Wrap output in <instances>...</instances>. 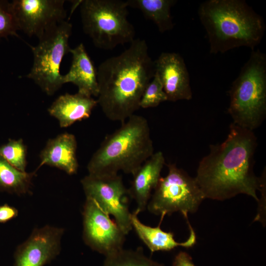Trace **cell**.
<instances>
[{"label": "cell", "mask_w": 266, "mask_h": 266, "mask_svg": "<svg viewBox=\"0 0 266 266\" xmlns=\"http://www.w3.org/2000/svg\"><path fill=\"white\" fill-rule=\"evenodd\" d=\"M64 229L46 225L35 229L16 249L14 266H44L60 253Z\"/></svg>", "instance_id": "cell-12"}, {"label": "cell", "mask_w": 266, "mask_h": 266, "mask_svg": "<svg viewBox=\"0 0 266 266\" xmlns=\"http://www.w3.org/2000/svg\"><path fill=\"white\" fill-rule=\"evenodd\" d=\"M128 6L139 9L147 19L153 21L160 32L163 33L174 27L171 8L175 0H128Z\"/></svg>", "instance_id": "cell-19"}, {"label": "cell", "mask_w": 266, "mask_h": 266, "mask_svg": "<svg viewBox=\"0 0 266 266\" xmlns=\"http://www.w3.org/2000/svg\"><path fill=\"white\" fill-rule=\"evenodd\" d=\"M257 146L253 131L233 123L225 141L211 145L209 153L199 163L195 177L205 199L224 200L245 194L259 201L257 192L266 185L253 170Z\"/></svg>", "instance_id": "cell-1"}, {"label": "cell", "mask_w": 266, "mask_h": 266, "mask_svg": "<svg viewBox=\"0 0 266 266\" xmlns=\"http://www.w3.org/2000/svg\"><path fill=\"white\" fill-rule=\"evenodd\" d=\"M154 63L155 73L160 80L167 101L192 99L193 94L189 72L179 54L162 52Z\"/></svg>", "instance_id": "cell-13"}, {"label": "cell", "mask_w": 266, "mask_h": 266, "mask_svg": "<svg viewBox=\"0 0 266 266\" xmlns=\"http://www.w3.org/2000/svg\"><path fill=\"white\" fill-rule=\"evenodd\" d=\"M19 26L11 2L0 0V38L8 36H18Z\"/></svg>", "instance_id": "cell-24"}, {"label": "cell", "mask_w": 266, "mask_h": 266, "mask_svg": "<svg viewBox=\"0 0 266 266\" xmlns=\"http://www.w3.org/2000/svg\"><path fill=\"white\" fill-rule=\"evenodd\" d=\"M72 26L64 20L38 38L35 46H30L33 64L26 77L32 80L48 96L54 95L63 85L60 69L63 58L69 53V39Z\"/></svg>", "instance_id": "cell-7"}, {"label": "cell", "mask_w": 266, "mask_h": 266, "mask_svg": "<svg viewBox=\"0 0 266 266\" xmlns=\"http://www.w3.org/2000/svg\"><path fill=\"white\" fill-rule=\"evenodd\" d=\"M77 147L76 137L72 133H65L49 139L40 153V163L35 171L46 165L69 175L75 174L78 168Z\"/></svg>", "instance_id": "cell-14"}, {"label": "cell", "mask_w": 266, "mask_h": 266, "mask_svg": "<svg viewBox=\"0 0 266 266\" xmlns=\"http://www.w3.org/2000/svg\"><path fill=\"white\" fill-rule=\"evenodd\" d=\"M113 133L106 136L87 165L89 174L133 175L154 153L147 119L133 114Z\"/></svg>", "instance_id": "cell-4"}, {"label": "cell", "mask_w": 266, "mask_h": 266, "mask_svg": "<svg viewBox=\"0 0 266 266\" xmlns=\"http://www.w3.org/2000/svg\"><path fill=\"white\" fill-rule=\"evenodd\" d=\"M72 62L68 72L63 75V84L71 83L78 88V92L97 97L99 87L97 70L82 43L70 48Z\"/></svg>", "instance_id": "cell-16"}, {"label": "cell", "mask_w": 266, "mask_h": 266, "mask_svg": "<svg viewBox=\"0 0 266 266\" xmlns=\"http://www.w3.org/2000/svg\"><path fill=\"white\" fill-rule=\"evenodd\" d=\"M86 198L92 199L115 221L126 235L132 230L128 189L118 175L96 176L88 174L81 180Z\"/></svg>", "instance_id": "cell-9"}, {"label": "cell", "mask_w": 266, "mask_h": 266, "mask_svg": "<svg viewBox=\"0 0 266 266\" xmlns=\"http://www.w3.org/2000/svg\"><path fill=\"white\" fill-rule=\"evenodd\" d=\"M98 104L113 121L125 122L139 108L143 93L153 78L155 63L144 39H134L119 55L98 66Z\"/></svg>", "instance_id": "cell-2"}, {"label": "cell", "mask_w": 266, "mask_h": 266, "mask_svg": "<svg viewBox=\"0 0 266 266\" xmlns=\"http://www.w3.org/2000/svg\"><path fill=\"white\" fill-rule=\"evenodd\" d=\"M167 168V175L160 178L147 208L163 219L179 212L189 223L188 214L195 213L205 198L195 178L174 164H169Z\"/></svg>", "instance_id": "cell-8"}, {"label": "cell", "mask_w": 266, "mask_h": 266, "mask_svg": "<svg viewBox=\"0 0 266 266\" xmlns=\"http://www.w3.org/2000/svg\"><path fill=\"white\" fill-rule=\"evenodd\" d=\"M98 101L92 97L79 92L66 93L58 97L48 108L49 114L59 122L61 128H67L90 117Z\"/></svg>", "instance_id": "cell-17"}, {"label": "cell", "mask_w": 266, "mask_h": 266, "mask_svg": "<svg viewBox=\"0 0 266 266\" xmlns=\"http://www.w3.org/2000/svg\"><path fill=\"white\" fill-rule=\"evenodd\" d=\"M35 172L20 171L0 155V191L18 195L31 193Z\"/></svg>", "instance_id": "cell-20"}, {"label": "cell", "mask_w": 266, "mask_h": 266, "mask_svg": "<svg viewBox=\"0 0 266 266\" xmlns=\"http://www.w3.org/2000/svg\"><path fill=\"white\" fill-rule=\"evenodd\" d=\"M172 266H196L191 256L187 252L180 251L174 257Z\"/></svg>", "instance_id": "cell-26"}, {"label": "cell", "mask_w": 266, "mask_h": 266, "mask_svg": "<svg viewBox=\"0 0 266 266\" xmlns=\"http://www.w3.org/2000/svg\"><path fill=\"white\" fill-rule=\"evenodd\" d=\"M102 266H165L147 257L142 247L135 250L122 248L105 257Z\"/></svg>", "instance_id": "cell-21"}, {"label": "cell", "mask_w": 266, "mask_h": 266, "mask_svg": "<svg viewBox=\"0 0 266 266\" xmlns=\"http://www.w3.org/2000/svg\"><path fill=\"white\" fill-rule=\"evenodd\" d=\"M82 215L83 238L90 248L105 257L123 248L126 234L92 199L86 198Z\"/></svg>", "instance_id": "cell-10"}, {"label": "cell", "mask_w": 266, "mask_h": 266, "mask_svg": "<svg viewBox=\"0 0 266 266\" xmlns=\"http://www.w3.org/2000/svg\"><path fill=\"white\" fill-rule=\"evenodd\" d=\"M233 123L253 131L266 115V55L253 50L229 91Z\"/></svg>", "instance_id": "cell-5"}, {"label": "cell", "mask_w": 266, "mask_h": 266, "mask_svg": "<svg viewBox=\"0 0 266 266\" xmlns=\"http://www.w3.org/2000/svg\"><path fill=\"white\" fill-rule=\"evenodd\" d=\"M166 101H167V97L159 78L155 73L143 93L139 107L142 108L155 107Z\"/></svg>", "instance_id": "cell-23"}, {"label": "cell", "mask_w": 266, "mask_h": 266, "mask_svg": "<svg viewBox=\"0 0 266 266\" xmlns=\"http://www.w3.org/2000/svg\"><path fill=\"white\" fill-rule=\"evenodd\" d=\"M165 164L163 153H154L133 175V178L128 195L136 204L135 210L138 213L147 208L152 190L156 187Z\"/></svg>", "instance_id": "cell-15"}, {"label": "cell", "mask_w": 266, "mask_h": 266, "mask_svg": "<svg viewBox=\"0 0 266 266\" xmlns=\"http://www.w3.org/2000/svg\"><path fill=\"white\" fill-rule=\"evenodd\" d=\"M138 214L135 210L131 213L132 229L134 230L139 238L151 253L159 251H170L178 246L189 248L196 244L197 237L191 225L188 226L190 231L188 238L185 241L178 242L175 240L173 233L162 230L161 225L163 220V218H160L158 226L152 227L143 224L137 217Z\"/></svg>", "instance_id": "cell-18"}, {"label": "cell", "mask_w": 266, "mask_h": 266, "mask_svg": "<svg viewBox=\"0 0 266 266\" xmlns=\"http://www.w3.org/2000/svg\"><path fill=\"white\" fill-rule=\"evenodd\" d=\"M65 3V0H14L11 4L20 30L39 38L66 20Z\"/></svg>", "instance_id": "cell-11"}, {"label": "cell", "mask_w": 266, "mask_h": 266, "mask_svg": "<svg viewBox=\"0 0 266 266\" xmlns=\"http://www.w3.org/2000/svg\"><path fill=\"white\" fill-rule=\"evenodd\" d=\"M27 147L23 139H9L0 146V155L10 165L20 171L25 172Z\"/></svg>", "instance_id": "cell-22"}, {"label": "cell", "mask_w": 266, "mask_h": 266, "mask_svg": "<svg viewBox=\"0 0 266 266\" xmlns=\"http://www.w3.org/2000/svg\"><path fill=\"white\" fill-rule=\"evenodd\" d=\"M198 13L211 54L240 47L254 50L265 34L264 19L244 0H208Z\"/></svg>", "instance_id": "cell-3"}, {"label": "cell", "mask_w": 266, "mask_h": 266, "mask_svg": "<svg viewBox=\"0 0 266 266\" xmlns=\"http://www.w3.org/2000/svg\"><path fill=\"white\" fill-rule=\"evenodd\" d=\"M79 5L83 30L96 47L112 50L135 39L134 28L127 18L126 1L83 0Z\"/></svg>", "instance_id": "cell-6"}, {"label": "cell", "mask_w": 266, "mask_h": 266, "mask_svg": "<svg viewBox=\"0 0 266 266\" xmlns=\"http://www.w3.org/2000/svg\"><path fill=\"white\" fill-rule=\"evenodd\" d=\"M18 210L7 204L0 205V223H5L17 216Z\"/></svg>", "instance_id": "cell-25"}]
</instances>
